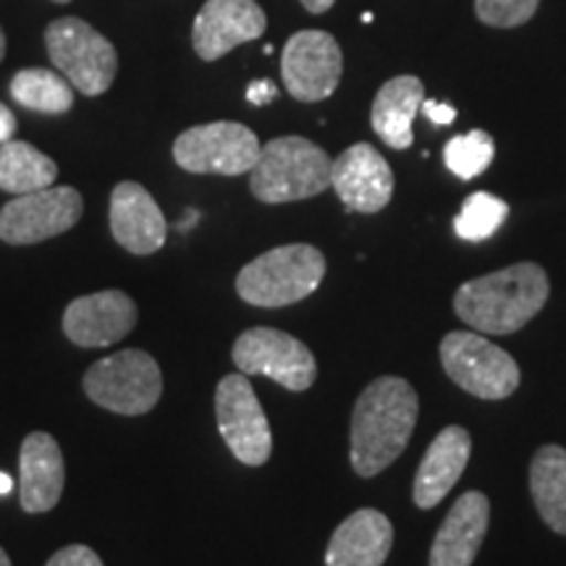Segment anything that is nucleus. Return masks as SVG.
<instances>
[{
  "label": "nucleus",
  "mask_w": 566,
  "mask_h": 566,
  "mask_svg": "<svg viewBox=\"0 0 566 566\" xmlns=\"http://www.w3.org/2000/svg\"><path fill=\"white\" fill-rule=\"evenodd\" d=\"M420 399L405 378L373 380L352 412L349 459L359 478H375L405 454L415 433Z\"/></svg>",
  "instance_id": "1"
},
{
  "label": "nucleus",
  "mask_w": 566,
  "mask_h": 566,
  "mask_svg": "<svg viewBox=\"0 0 566 566\" xmlns=\"http://www.w3.org/2000/svg\"><path fill=\"white\" fill-rule=\"evenodd\" d=\"M551 283L537 263H516L457 289L454 310L478 334L506 336L525 328L546 307Z\"/></svg>",
  "instance_id": "2"
},
{
  "label": "nucleus",
  "mask_w": 566,
  "mask_h": 566,
  "mask_svg": "<svg viewBox=\"0 0 566 566\" xmlns=\"http://www.w3.org/2000/svg\"><path fill=\"white\" fill-rule=\"evenodd\" d=\"M334 160L304 137H279L260 147L250 171V189L260 202L281 205L310 200L331 187Z\"/></svg>",
  "instance_id": "3"
},
{
  "label": "nucleus",
  "mask_w": 566,
  "mask_h": 566,
  "mask_svg": "<svg viewBox=\"0 0 566 566\" xmlns=\"http://www.w3.org/2000/svg\"><path fill=\"white\" fill-rule=\"evenodd\" d=\"M325 279V258L313 244H283L247 263L237 294L254 307H286L307 300Z\"/></svg>",
  "instance_id": "4"
},
{
  "label": "nucleus",
  "mask_w": 566,
  "mask_h": 566,
  "mask_svg": "<svg viewBox=\"0 0 566 566\" xmlns=\"http://www.w3.org/2000/svg\"><path fill=\"white\" fill-rule=\"evenodd\" d=\"M45 48L55 69L82 95L97 97L111 90L118 71V53L108 38L76 17H63L48 24Z\"/></svg>",
  "instance_id": "5"
},
{
  "label": "nucleus",
  "mask_w": 566,
  "mask_h": 566,
  "mask_svg": "<svg viewBox=\"0 0 566 566\" xmlns=\"http://www.w3.org/2000/svg\"><path fill=\"white\" fill-rule=\"evenodd\" d=\"M84 394L108 412L147 415L160 401L163 373L147 352L124 349L84 373Z\"/></svg>",
  "instance_id": "6"
},
{
  "label": "nucleus",
  "mask_w": 566,
  "mask_h": 566,
  "mask_svg": "<svg viewBox=\"0 0 566 566\" xmlns=\"http://www.w3.org/2000/svg\"><path fill=\"white\" fill-rule=\"evenodd\" d=\"M441 365L462 391L478 399L499 401L520 388V365L501 346L485 342L483 334H470V331L446 334L441 342Z\"/></svg>",
  "instance_id": "7"
},
{
  "label": "nucleus",
  "mask_w": 566,
  "mask_h": 566,
  "mask_svg": "<svg viewBox=\"0 0 566 566\" xmlns=\"http://www.w3.org/2000/svg\"><path fill=\"white\" fill-rule=\"evenodd\" d=\"M260 147L250 126L212 122L181 132L174 142V160L189 174L242 176L254 168Z\"/></svg>",
  "instance_id": "8"
},
{
  "label": "nucleus",
  "mask_w": 566,
  "mask_h": 566,
  "mask_svg": "<svg viewBox=\"0 0 566 566\" xmlns=\"http://www.w3.org/2000/svg\"><path fill=\"white\" fill-rule=\"evenodd\" d=\"M233 365L244 375H265L289 391H307L317 378L313 352L279 328H250L233 344Z\"/></svg>",
  "instance_id": "9"
},
{
  "label": "nucleus",
  "mask_w": 566,
  "mask_h": 566,
  "mask_svg": "<svg viewBox=\"0 0 566 566\" xmlns=\"http://www.w3.org/2000/svg\"><path fill=\"white\" fill-rule=\"evenodd\" d=\"M216 417L226 446L247 467L265 464L273 454L271 422L244 373L226 375L216 391Z\"/></svg>",
  "instance_id": "10"
},
{
  "label": "nucleus",
  "mask_w": 566,
  "mask_h": 566,
  "mask_svg": "<svg viewBox=\"0 0 566 566\" xmlns=\"http://www.w3.org/2000/svg\"><path fill=\"white\" fill-rule=\"evenodd\" d=\"M84 202L74 187H48L40 192L17 195L0 210V239L27 247L61 237L82 221Z\"/></svg>",
  "instance_id": "11"
},
{
  "label": "nucleus",
  "mask_w": 566,
  "mask_h": 566,
  "mask_svg": "<svg viewBox=\"0 0 566 566\" xmlns=\"http://www.w3.org/2000/svg\"><path fill=\"white\" fill-rule=\"evenodd\" d=\"M344 55L334 34L302 30L289 38L281 59L286 92L300 103H321L342 82Z\"/></svg>",
  "instance_id": "12"
},
{
  "label": "nucleus",
  "mask_w": 566,
  "mask_h": 566,
  "mask_svg": "<svg viewBox=\"0 0 566 566\" xmlns=\"http://www.w3.org/2000/svg\"><path fill=\"white\" fill-rule=\"evenodd\" d=\"M268 17L258 0H208L192 27L195 53L202 61H218L233 48L263 38Z\"/></svg>",
  "instance_id": "13"
},
{
  "label": "nucleus",
  "mask_w": 566,
  "mask_h": 566,
  "mask_svg": "<svg viewBox=\"0 0 566 566\" xmlns=\"http://www.w3.org/2000/svg\"><path fill=\"white\" fill-rule=\"evenodd\" d=\"M137 315L132 296L116 289L76 296L63 313V334L82 349H103L129 336Z\"/></svg>",
  "instance_id": "14"
},
{
  "label": "nucleus",
  "mask_w": 566,
  "mask_h": 566,
  "mask_svg": "<svg viewBox=\"0 0 566 566\" xmlns=\"http://www.w3.org/2000/svg\"><path fill=\"white\" fill-rule=\"evenodd\" d=\"M331 187L352 212L384 210L394 197V174L388 160L367 142H357L334 160Z\"/></svg>",
  "instance_id": "15"
},
{
  "label": "nucleus",
  "mask_w": 566,
  "mask_h": 566,
  "mask_svg": "<svg viewBox=\"0 0 566 566\" xmlns=\"http://www.w3.org/2000/svg\"><path fill=\"white\" fill-rule=\"evenodd\" d=\"M111 231L126 252H158L166 244V216L153 195L137 181H122L111 195Z\"/></svg>",
  "instance_id": "16"
},
{
  "label": "nucleus",
  "mask_w": 566,
  "mask_h": 566,
  "mask_svg": "<svg viewBox=\"0 0 566 566\" xmlns=\"http://www.w3.org/2000/svg\"><path fill=\"white\" fill-rule=\"evenodd\" d=\"M66 483L61 446L51 433H30L19 451V499L30 514H45L55 509Z\"/></svg>",
  "instance_id": "17"
},
{
  "label": "nucleus",
  "mask_w": 566,
  "mask_h": 566,
  "mask_svg": "<svg viewBox=\"0 0 566 566\" xmlns=\"http://www.w3.org/2000/svg\"><path fill=\"white\" fill-rule=\"evenodd\" d=\"M491 520V504L480 491L462 493L443 525L438 527L430 566H472L480 546H483Z\"/></svg>",
  "instance_id": "18"
},
{
  "label": "nucleus",
  "mask_w": 566,
  "mask_h": 566,
  "mask_svg": "<svg viewBox=\"0 0 566 566\" xmlns=\"http://www.w3.org/2000/svg\"><path fill=\"white\" fill-rule=\"evenodd\" d=\"M472 438L462 424H449L433 438L415 475L412 499L420 509H433L449 495L470 462Z\"/></svg>",
  "instance_id": "19"
},
{
  "label": "nucleus",
  "mask_w": 566,
  "mask_h": 566,
  "mask_svg": "<svg viewBox=\"0 0 566 566\" xmlns=\"http://www.w3.org/2000/svg\"><path fill=\"white\" fill-rule=\"evenodd\" d=\"M391 546V520L378 509H357L331 535L325 566H384Z\"/></svg>",
  "instance_id": "20"
},
{
  "label": "nucleus",
  "mask_w": 566,
  "mask_h": 566,
  "mask_svg": "<svg viewBox=\"0 0 566 566\" xmlns=\"http://www.w3.org/2000/svg\"><path fill=\"white\" fill-rule=\"evenodd\" d=\"M424 101V87L417 76H396L378 90L373 101L370 122L380 139L394 150L412 147V122Z\"/></svg>",
  "instance_id": "21"
},
{
  "label": "nucleus",
  "mask_w": 566,
  "mask_h": 566,
  "mask_svg": "<svg viewBox=\"0 0 566 566\" xmlns=\"http://www.w3.org/2000/svg\"><path fill=\"white\" fill-rule=\"evenodd\" d=\"M530 491L537 514L558 535H566V449L546 443L530 464Z\"/></svg>",
  "instance_id": "22"
},
{
  "label": "nucleus",
  "mask_w": 566,
  "mask_h": 566,
  "mask_svg": "<svg viewBox=\"0 0 566 566\" xmlns=\"http://www.w3.org/2000/svg\"><path fill=\"white\" fill-rule=\"evenodd\" d=\"M59 179L55 160L30 142L11 139L0 147V189L11 195H30L53 187Z\"/></svg>",
  "instance_id": "23"
},
{
  "label": "nucleus",
  "mask_w": 566,
  "mask_h": 566,
  "mask_svg": "<svg viewBox=\"0 0 566 566\" xmlns=\"http://www.w3.org/2000/svg\"><path fill=\"white\" fill-rule=\"evenodd\" d=\"M11 97L30 111L61 116L74 105V87L61 71L24 69L11 80Z\"/></svg>",
  "instance_id": "24"
},
{
  "label": "nucleus",
  "mask_w": 566,
  "mask_h": 566,
  "mask_svg": "<svg viewBox=\"0 0 566 566\" xmlns=\"http://www.w3.org/2000/svg\"><path fill=\"white\" fill-rule=\"evenodd\" d=\"M509 216V205L491 192L470 195L454 218V231L464 242H485L501 229Z\"/></svg>",
  "instance_id": "25"
},
{
  "label": "nucleus",
  "mask_w": 566,
  "mask_h": 566,
  "mask_svg": "<svg viewBox=\"0 0 566 566\" xmlns=\"http://www.w3.org/2000/svg\"><path fill=\"white\" fill-rule=\"evenodd\" d=\"M495 142L488 132H470L464 137H454L446 142L443 163L451 174L462 181L475 179L493 163Z\"/></svg>",
  "instance_id": "26"
},
{
  "label": "nucleus",
  "mask_w": 566,
  "mask_h": 566,
  "mask_svg": "<svg viewBox=\"0 0 566 566\" xmlns=\"http://www.w3.org/2000/svg\"><path fill=\"white\" fill-rule=\"evenodd\" d=\"M541 0H475L478 19L488 27L512 30L535 17Z\"/></svg>",
  "instance_id": "27"
},
{
  "label": "nucleus",
  "mask_w": 566,
  "mask_h": 566,
  "mask_svg": "<svg viewBox=\"0 0 566 566\" xmlns=\"http://www.w3.org/2000/svg\"><path fill=\"white\" fill-rule=\"evenodd\" d=\"M45 566H103L101 556L87 546H66L55 551Z\"/></svg>",
  "instance_id": "28"
},
{
  "label": "nucleus",
  "mask_w": 566,
  "mask_h": 566,
  "mask_svg": "<svg viewBox=\"0 0 566 566\" xmlns=\"http://www.w3.org/2000/svg\"><path fill=\"white\" fill-rule=\"evenodd\" d=\"M275 97H279V87H275L271 80H258L247 87V101H250L252 105H258V108L260 105L273 103Z\"/></svg>",
  "instance_id": "29"
},
{
  "label": "nucleus",
  "mask_w": 566,
  "mask_h": 566,
  "mask_svg": "<svg viewBox=\"0 0 566 566\" xmlns=\"http://www.w3.org/2000/svg\"><path fill=\"white\" fill-rule=\"evenodd\" d=\"M422 113L438 126H449L457 118V111L451 108V105L436 103V101H422Z\"/></svg>",
  "instance_id": "30"
},
{
  "label": "nucleus",
  "mask_w": 566,
  "mask_h": 566,
  "mask_svg": "<svg viewBox=\"0 0 566 566\" xmlns=\"http://www.w3.org/2000/svg\"><path fill=\"white\" fill-rule=\"evenodd\" d=\"M13 132H17V116H13L9 105L0 103V145H3V142H11Z\"/></svg>",
  "instance_id": "31"
},
{
  "label": "nucleus",
  "mask_w": 566,
  "mask_h": 566,
  "mask_svg": "<svg viewBox=\"0 0 566 566\" xmlns=\"http://www.w3.org/2000/svg\"><path fill=\"white\" fill-rule=\"evenodd\" d=\"M334 3H336V0H302V6L310 13H325Z\"/></svg>",
  "instance_id": "32"
},
{
  "label": "nucleus",
  "mask_w": 566,
  "mask_h": 566,
  "mask_svg": "<svg viewBox=\"0 0 566 566\" xmlns=\"http://www.w3.org/2000/svg\"><path fill=\"white\" fill-rule=\"evenodd\" d=\"M13 488V480L11 475H6V472H0V495H6Z\"/></svg>",
  "instance_id": "33"
},
{
  "label": "nucleus",
  "mask_w": 566,
  "mask_h": 566,
  "mask_svg": "<svg viewBox=\"0 0 566 566\" xmlns=\"http://www.w3.org/2000/svg\"><path fill=\"white\" fill-rule=\"evenodd\" d=\"M0 566H11V558H9V554H6L3 548H0Z\"/></svg>",
  "instance_id": "34"
},
{
  "label": "nucleus",
  "mask_w": 566,
  "mask_h": 566,
  "mask_svg": "<svg viewBox=\"0 0 566 566\" xmlns=\"http://www.w3.org/2000/svg\"><path fill=\"white\" fill-rule=\"evenodd\" d=\"M3 55H6V34L0 30V61H3Z\"/></svg>",
  "instance_id": "35"
},
{
  "label": "nucleus",
  "mask_w": 566,
  "mask_h": 566,
  "mask_svg": "<svg viewBox=\"0 0 566 566\" xmlns=\"http://www.w3.org/2000/svg\"><path fill=\"white\" fill-rule=\"evenodd\" d=\"M53 3H69V0H53Z\"/></svg>",
  "instance_id": "36"
}]
</instances>
